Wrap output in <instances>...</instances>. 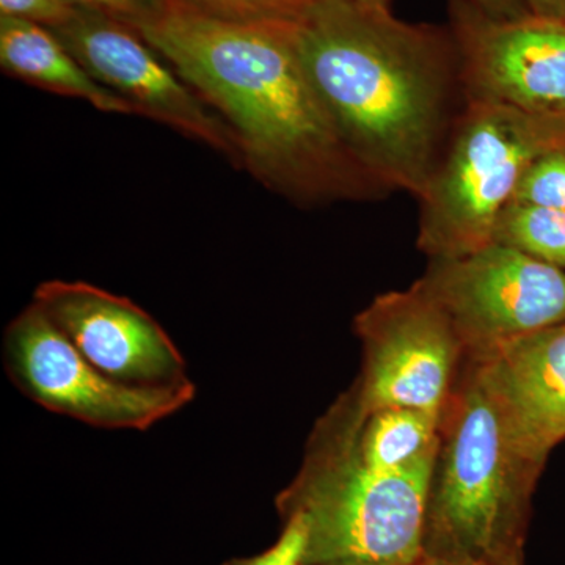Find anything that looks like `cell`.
I'll return each mask as SVG.
<instances>
[{"label":"cell","instance_id":"obj_10","mask_svg":"<svg viewBox=\"0 0 565 565\" xmlns=\"http://www.w3.org/2000/svg\"><path fill=\"white\" fill-rule=\"evenodd\" d=\"M52 32L99 84L131 104L137 115L169 126L243 166L230 126L131 28L82 11L76 21Z\"/></svg>","mask_w":565,"mask_h":565},{"label":"cell","instance_id":"obj_19","mask_svg":"<svg viewBox=\"0 0 565 565\" xmlns=\"http://www.w3.org/2000/svg\"><path fill=\"white\" fill-rule=\"evenodd\" d=\"M76 9L136 29L163 10L169 0H68Z\"/></svg>","mask_w":565,"mask_h":565},{"label":"cell","instance_id":"obj_11","mask_svg":"<svg viewBox=\"0 0 565 565\" xmlns=\"http://www.w3.org/2000/svg\"><path fill=\"white\" fill-rule=\"evenodd\" d=\"M32 302L115 381L139 386L189 382L180 349L132 300L85 281L51 280L41 282Z\"/></svg>","mask_w":565,"mask_h":565},{"label":"cell","instance_id":"obj_7","mask_svg":"<svg viewBox=\"0 0 565 565\" xmlns=\"http://www.w3.org/2000/svg\"><path fill=\"white\" fill-rule=\"evenodd\" d=\"M363 366L351 386L366 408L444 414L465 363L451 319L422 282L375 297L355 316Z\"/></svg>","mask_w":565,"mask_h":565},{"label":"cell","instance_id":"obj_20","mask_svg":"<svg viewBox=\"0 0 565 565\" xmlns=\"http://www.w3.org/2000/svg\"><path fill=\"white\" fill-rule=\"evenodd\" d=\"M471 2L498 20H520L531 14L522 0H471Z\"/></svg>","mask_w":565,"mask_h":565},{"label":"cell","instance_id":"obj_17","mask_svg":"<svg viewBox=\"0 0 565 565\" xmlns=\"http://www.w3.org/2000/svg\"><path fill=\"white\" fill-rule=\"evenodd\" d=\"M285 526L269 550L248 559H233L223 565H303L307 555L308 526L303 516L292 514L282 519Z\"/></svg>","mask_w":565,"mask_h":565},{"label":"cell","instance_id":"obj_4","mask_svg":"<svg viewBox=\"0 0 565 565\" xmlns=\"http://www.w3.org/2000/svg\"><path fill=\"white\" fill-rule=\"evenodd\" d=\"M542 470L516 446L478 366L465 360L441 414L423 557L525 565L531 503Z\"/></svg>","mask_w":565,"mask_h":565},{"label":"cell","instance_id":"obj_9","mask_svg":"<svg viewBox=\"0 0 565 565\" xmlns=\"http://www.w3.org/2000/svg\"><path fill=\"white\" fill-rule=\"evenodd\" d=\"M448 29L467 102L505 104L565 120V24L533 14L498 20L471 0H448Z\"/></svg>","mask_w":565,"mask_h":565},{"label":"cell","instance_id":"obj_13","mask_svg":"<svg viewBox=\"0 0 565 565\" xmlns=\"http://www.w3.org/2000/svg\"><path fill=\"white\" fill-rule=\"evenodd\" d=\"M0 65L41 90L82 99L106 114L137 115L131 104L99 84L51 29L0 17Z\"/></svg>","mask_w":565,"mask_h":565},{"label":"cell","instance_id":"obj_23","mask_svg":"<svg viewBox=\"0 0 565 565\" xmlns=\"http://www.w3.org/2000/svg\"><path fill=\"white\" fill-rule=\"evenodd\" d=\"M356 2L364 3V6L375 7V9L390 10L392 0H356Z\"/></svg>","mask_w":565,"mask_h":565},{"label":"cell","instance_id":"obj_8","mask_svg":"<svg viewBox=\"0 0 565 565\" xmlns=\"http://www.w3.org/2000/svg\"><path fill=\"white\" fill-rule=\"evenodd\" d=\"M418 281L451 319L465 360L565 323V270L504 245L433 259Z\"/></svg>","mask_w":565,"mask_h":565},{"label":"cell","instance_id":"obj_14","mask_svg":"<svg viewBox=\"0 0 565 565\" xmlns=\"http://www.w3.org/2000/svg\"><path fill=\"white\" fill-rule=\"evenodd\" d=\"M493 244L565 270V212L511 202L494 226Z\"/></svg>","mask_w":565,"mask_h":565},{"label":"cell","instance_id":"obj_15","mask_svg":"<svg viewBox=\"0 0 565 565\" xmlns=\"http://www.w3.org/2000/svg\"><path fill=\"white\" fill-rule=\"evenodd\" d=\"M512 202L565 212V151H553L531 163Z\"/></svg>","mask_w":565,"mask_h":565},{"label":"cell","instance_id":"obj_3","mask_svg":"<svg viewBox=\"0 0 565 565\" xmlns=\"http://www.w3.org/2000/svg\"><path fill=\"white\" fill-rule=\"evenodd\" d=\"M435 459L407 463L367 445L351 393L318 419L302 467L277 497L308 526L303 565H415L423 559Z\"/></svg>","mask_w":565,"mask_h":565},{"label":"cell","instance_id":"obj_18","mask_svg":"<svg viewBox=\"0 0 565 565\" xmlns=\"http://www.w3.org/2000/svg\"><path fill=\"white\" fill-rule=\"evenodd\" d=\"M81 13L68 0H0L2 17L35 22L51 31L65 28Z\"/></svg>","mask_w":565,"mask_h":565},{"label":"cell","instance_id":"obj_2","mask_svg":"<svg viewBox=\"0 0 565 565\" xmlns=\"http://www.w3.org/2000/svg\"><path fill=\"white\" fill-rule=\"evenodd\" d=\"M292 24L353 161L386 192L418 199L467 104L448 25L411 24L356 0H315Z\"/></svg>","mask_w":565,"mask_h":565},{"label":"cell","instance_id":"obj_1","mask_svg":"<svg viewBox=\"0 0 565 565\" xmlns=\"http://www.w3.org/2000/svg\"><path fill=\"white\" fill-rule=\"evenodd\" d=\"M221 115L241 162L296 203L382 199L334 128L297 46L292 20L241 21L169 0L136 29Z\"/></svg>","mask_w":565,"mask_h":565},{"label":"cell","instance_id":"obj_5","mask_svg":"<svg viewBox=\"0 0 565 565\" xmlns=\"http://www.w3.org/2000/svg\"><path fill=\"white\" fill-rule=\"evenodd\" d=\"M565 151L564 118L490 102H467L437 169L418 196L416 245L455 259L493 244L501 212L531 163Z\"/></svg>","mask_w":565,"mask_h":565},{"label":"cell","instance_id":"obj_12","mask_svg":"<svg viewBox=\"0 0 565 565\" xmlns=\"http://www.w3.org/2000/svg\"><path fill=\"white\" fill-rule=\"evenodd\" d=\"M470 362L516 446L545 467L565 440V323L515 338Z\"/></svg>","mask_w":565,"mask_h":565},{"label":"cell","instance_id":"obj_22","mask_svg":"<svg viewBox=\"0 0 565 565\" xmlns=\"http://www.w3.org/2000/svg\"><path fill=\"white\" fill-rule=\"evenodd\" d=\"M415 565H484V564H476V563H451V561H438V559H429V557H423L419 563Z\"/></svg>","mask_w":565,"mask_h":565},{"label":"cell","instance_id":"obj_21","mask_svg":"<svg viewBox=\"0 0 565 565\" xmlns=\"http://www.w3.org/2000/svg\"><path fill=\"white\" fill-rule=\"evenodd\" d=\"M522 2L533 17L565 24V0H522Z\"/></svg>","mask_w":565,"mask_h":565},{"label":"cell","instance_id":"obj_16","mask_svg":"<svg viewBox=\"0 0 565 565\" xmlns=\"http://www.w3.org/2000/svg\"><path fill=\"white\" fill-rule=\"evenodd\" d=\"M195 9L241 21L296 20L315 0H182Z\"/></svg>","mask_w":565,"mask_h":565},{"label":"cell","instance_id":"obj_6","mask_svg":"<svg viewBox=\"0 0 565 565\" xmlns=\"http://www.w3.org/2000/svg\"><path fill=\"white\" fill-rule=\"evenodd\" d=\"M6 366L29 399L102 429L147 430L195 399L193 382L139 386L115 381L88 362L35 303L7 327Z\"/></svg>","mask_w":565,"mask_h":565}]
</instances>
